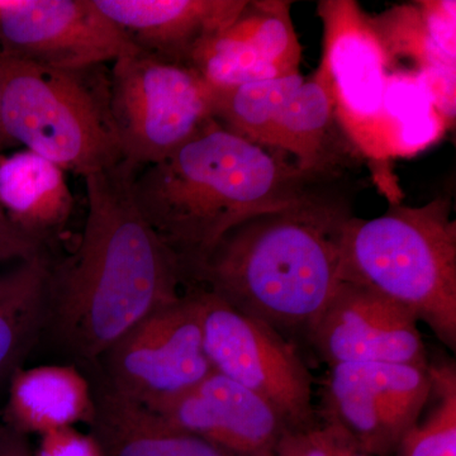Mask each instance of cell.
<instances>
[{
  "label": "cell",
  "mask_w": 456,
  "mask_h": 456,
  "mask_svg": "<svg viewBox=\"0 0 456 456\" xmlns=\"http://www.w3.org/2000/svg\"><path fill=\"white\" fill-rule=\"evenodd\" d=\"M137 167L121 161L86 176L88 215L77 250L51 263L44 335L83 368L182 296L178 261L132 193Z\"/></svg>",
  "instance_id": "cell-1"
},
{
  "label": "cell",
  "mask_w": 456,
  "mask_h": 456,
  "mask_svg": "<svg viewBox=\"0 0 456 456\" xmlns=\"http://www.w3.org/2000/svg\"><path fill=\"white\" fill-rule=\"evenodd\" d=\"M345 178L308 175L281 150L212 119L193 139L134 173L132 193L182 269L185 287L222 237L260 213L302 202Z\"/></svg>",
  "instance_id": "cell-2"
},
{
  "label": "cell",
  "mask_w": 456,
  "mask_h": 456,
  "mask_svg": "<svg viewBox=\"0 0 456 456\" xmlns=\"http://www.w3.org/2000/svg\"><path fill=\"white\" fill-rule=\"evenodd\" d=\"M345 183L260 213L228 231L191 278L298 347L342 283L344 240L354 217Z\"/></svg>",
  "instance_id": "cell-3"
},
{
  "label": "cell",
  "mask_w": 456,
  "mask_h": 456,
  "mask_svg": "<svg viewBox=\"0 0 456 456\" xmlns=\"http://www.w3.org/2000/svg\"><path fill=\"white\" fill-rule=\"evenodd\" d=\"M342 281L388 297L456 349V222L452 200L421 207L391 204L373 220L346 227Z\"/></svg>",
  "instance_id": "cell-4"
},
{
  "label": "cell",
  "mask_w": 456,
  "mask_h": 456,
  "mask_svg": "<svg viewBox=\"0 0 456 456\" xmlns=\"http://www.w3.org/2000/svg\"><path fill=\"white\" fill-rule=\"evenodd\" d=\"M104 66L62 70L0 53V118L8 146H25L84 178L121 163Z\"/></svg>",
  "instance_id": "cell-5"
},
{
  "label": "cell",
  "mask_w": 456,
  "mask_h": 456,
  "mask_svg": "<svg viewBox=\"0 0 456 456\" xmlns=\"http://www.w3.org/2000/svg\"><path fill=\"white\" fill-rule=\"evenodd\" d=\"M110 108L123 160L155 164L213 119L215 92L191 64L132 50L110 69Z\"/></svg>",
  "instance_id": "cell-6"
},
{
  "label": "cell",
  "mask_w": 456,
  "mask_h": 456,
  "mask_svg": "<svg viewBox=\"0 0 456 456\" xmlns=\"http://www.w3.org/2000/svg\"><path fill=\"white\" fill-rule=\"evenodd\" d=\"M188 288L200 296L204 353L213 370L263 399L287 430L316 424L314 378L298 347L212 293Z\"/></svg>",
  "instance_id": "cell-7"
},
{
  "label": "cell",
  "mask_w": 456,
  "mask_h": 456,
  "mask_svg": "<svg viewBox=\"0 0 456 456\" xmlns=\"http://www.w3.org/2000/svg\"><path fill=\"white\" fill-rule=\"evenodd\" d=\"M86 369L147 410L202 383L215 370L204 353L197 290L185 288L176 301L143 318Z\"/></svg>",
  "instance_id": "cell-8"
},
{
  "label": "cell",
  "mask_w": 456,
  "mask_h": 456,
  "mask_svg": "<svg viewBox=\"0 0 456 456\" xmlns=\"http://www.w3.org/2000/svg\"><path fill=\"white\" fill-rule=\"evenodd\" d=\"M325 27L318 73L334 98L342 131L359 152L378 164L391 158L383 98L391 62L379 36L358 3L327 0L318 4Z\"/></svg>",
  "instance_id": "cell-9"
},
{
  "label": "cell",
  "mask_w": 456,
  "mask_h": 456,
  "mask_svg": "<svg viewBox=\"0 0 456 456\" xmlns=\"http://www.w3.org/2000/svg\"><path fill=\"white\" fill-rule=\"evenodd\" d=\"M430 395L428 368L346 362L329 370L317 417L346 431L367 454L389 456L419 421Z\"/></svg>",
  "instance_id": "cell-10"
},
{
  "label": "cell",
  "mask_w": 456,
  "mask_h": 456,
  "mask_svg": "<svg viewBox=\"0 0 456 456\" xmlns=\"http://www.w3.org/2000/svg\"><path fill=\"white\" fill-rule=\"evenodd\" d=\"M132 47L93 0H0V53L45 68L106 65Z\"/></svg>",
  "instance_id": "cell-11"
},
{
  "label": "cell",
  "mask_w": 456,
  "mask_h": 456,
  "mask_svg": "<svg viewBox=\"0 0 456 456\" xmlns=\"http://www.w3.org/2000/svg\"><path fill=\"white\" fill-rule=\"evenodd\" d=\"M417 318L397 302L342 281L318 321L311 346L330 367L382 362L428 369Z\"/></svg>",
  "instance_id": "cell-12"
},
{
  "label": "cell",
  "mask_w": 456,
  "mask_h": 456,
  "mask_svg": "<svg viewBox=\"0 0 456 456\" xmlns=\"http://www.w3.org/2000/svg\"><path fill=\"white\" fill-rule=\"evenodd\" d=\"M289 2H248L224 31L198 47L191 64L213 90L301 73L302 47Z\"/></svg>",
  "instance_id": "cell-13"
},
{
  "label": "cell",
  "mask_w": 456,
  "mask_h": 456,
  "mask_svg": "<svg viewBox=\"0 0 456 456\" xmlns=\"http://www.w3.org/2000/svg\"><path fill=\"white\" fill-rule=\"evenodd\" d=\"M150 411L227 456H273L287 431L268 403L216 371L191 391Z\"/></svg>",
  "instance_id": "cell-14"
},
{
  "label": "cell",
  "mask_w": 456,
  "mask_h": 456,
  "mask_svg": "<svg viewBox=\"0 0 456 456\" xmlns=\"http://www.w3.org/2000/svg\"><path fill=\"white\" fill-rule=\"evenodd\" d=\"M134 51L191 64L198 47L227 28L248 0H93Z\"/></svg>",
  "instance_id": "cell-15"
},
{
  "label": "cell",
  "mask_w": 456,
  "mask_h": 456,
  "mask_svg": "<svg viewBox=\"0 0 456 456\" xmlns=\"http://www.w3.org/2000/svg\"><path fill=\"white\" fill-rule=\"evenodd\" d=\"M86 371L93 403L88 425L102 456H227L119 395L92 369Z\"/></svg>",
  "instance_id": "cell-16"
},
{
  "label": "cell",
  "mask_w": 456,
  "mask_h": 456,
  "mask_svg": "<svg viewBox=\"0 0 456 456\" xmlns=\"http://www.w3.org/2000/svg\"><path fill=\"white\" fill-rule=\"evenodd\" d=\"M273 149L290 156L308 175L346 178L356 149L342 131L334 98L318 71L305 80L285 106Z\"/></svg>",
  "instance_id": "cell-17"
},
{
  "label": "cell",
  "mask_w": 456,
  "mask_h": 456,
  "mask_svg": "<svg viewBox=\"0 0 456 456\" xmlns=\"http://www.w3.org/2000/svg\"><path fill=\"white\" fill-rule=\"evenodd\" d=\"M74 208L66 171L22 150L0 155V209L14 227L44 246Z\"/></svg>",
  "instance_id": "cell-18"
},
{
  "label": "cell",
  "mask_w": 456,
  "mask_h": 456,
  "mask_svg": "<svg viewBox=\"0 0 456 456\" xmlns=\"http://www.w3.org/2000/svg\"><path fill=\"white\" fill-rule=\"evenodd\" d=\"M9 382L4 424L23 434L88 424L92 417L89 379L75 365L20 368Z\"/></svg>",
  "instance_id": "cell-19"
},
{
  "label": "cell",
  "mask_w": 456,
  "mask_h": 456,
  "mask_svg": "<svg viewBox=\"0 0 456 456\" xmlns=\"http://www.w3.org/2000/svg\"><path fill=\"white\" fill-rule=\"evenodd\" d=\"M50 266L42 250L0 274V382L22 368L44 336Z\"/></svg>",
  "instance_id": "cell-20"
},
{
  "label": "cell",
  "mask_w": 456,
  "mask_h": 456,
  "mask_svg": "<svg viewBox=\"0 0 456 456\" xmlns=\"http://www.w3.org/2000/svg\"><path fill=\"white\" fill-rule=\"evenodd\" d=\"M305 80L299 73L232 89L213 90V119L242 139L273 149L281 114Z\"/></svg>",
  "instance_id": "cell-21"
},
{
  "label": "cell",
  "mask_w": 456,
  "mask_h": 456,
  "mask_svg": "<svg viewBox=\"0 0 456 456\" xmlns=\"http://www.w3.org/2000/svg\"><path fill=\"white\" fill-rule=\"evenodd\" d=\"M389 154L412 155L439 139L446 122L415 71H392L383 98Z\"/></svg>",
  "instance_id": "cell-22"
},
{
  "label": "cell",
  "mask_w": 456,
  "mask_h": 456,
  "mask_svg": "<svg viewBox=\"0 0 456 456\" xmlns=\"http://www.w3.org/2000/svg\"><path fill=\"white\" fill-rule=\"evenodd\" d=\"M431 401L397 449L398 456H456V369L454 362L428 365Z\"/></svg>",
  "instance_id": "cell-23"
},
{
  "label": "cell",
  "mask_w": 456,
  "mask_h": 456,
  "mask_svg": "<svg viewBox=\"0 0 456 456\" xmlns=\"http://www.w3.org/2000/svg\"><path fill=\"white\" fill-rule=\"evenodd\" d=\"M273 456H370L341 428L321 421L281 435Z\"/></svg>",
  "instance_id": "cell-24"
},
{
  "label": "cell",
  "mask_w": 456,
  "mask_h": 456,
  "mask_svg": "<svg viewBox=\"0 0 456 456\" xmlns=\"http://www.w3.org/2000/svg\"><path fill=\"white\" fill-rule=\"evenodd\" d=\"M419 7L435 46L455 61V2H421Z\"/></svg>",
  "instance_id": "cell-25"
},
{
  "label": "cell",
  "mask_w": 456,
  "mask_h": 456,
  "mask_svg": "<svg viewBox=\"0 0 456 456\" xmlns=\"http://www.w3.org/2000/svg\"><path fill=\"white\" fill-rule=\"evenodd\" d=\"M33 456H102V452L92 435L62 428L42 435L40 446Z\"/></svg>",
  "instance_id": "cell-26"
},
{
  "label": "cell",
  "mask_w": 456,
  "mask_h": 456,
  "mask_svg": "<svg viewBox=\"0 0 456 456\" xmlns=\"http://www.w3.org/2000/svg\"><path fill=\"white\" fill-rule=\"evenodd\" d=\"M415 73L430 95L435 110L448 125L455 117V68L434 66Z\"/></svg>",
  "instance_id": "cell-27"
},
{
  "label": "cell",
  "mask_w": 456,
  "mask_h": 456,
  "mask_svg": "<svg viewBox=\"0 0 456 456\" xmlns=\"http://www.w3.org/2000/svg\"><path fill=\"white\" fill-rule=\"evenodd\" d=\"M42 250L44 246L20 232L0 209V264L26 260Z\"/></svg>",
  "instance_id": "cell-28"
},
{
  "label": "cell",
  "mask_w": 456,
  "mask_h": 456,
  "mask_svg": "<svg viewBox=\"0 0 456 456\" xmlns=\"http://www.w3.org/2000/svg\"><path fill=\"white\" fill-rule=\"evenodd\" d=\"M0 456H33L27 435L11 426L0 425Z\"/></svg>",
  "instance_id": "cell-29"
},
{
  "label": "cell",
  "mask_w": 456,
  "mask_h": 456,
  "mask_svg": "<svg viewBox=\"0 0 456 456\" xmlns=\"http://www.w3.org/2000/svg\"><path fill=\"white\" fill-rule=\"evenodd\" d=\"M7 147L9 146L4 137V132H3L2 118H0V155L3 154V151H4V149H7Z\"/></svg>",
  "instance_id": "cell-30"
}]
</instances>
